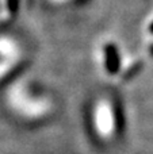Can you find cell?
<instances>
[{
	"instance_id": "cell-1",
	"label": "cell",
	"mask_w": 153,
	"mask_h": 154,
	"mask_svg": "<svg viewBox=\"0 0 153 154\" xmlns=\"http://www.w3.org/2000/svg\"><path fill=\"white\" fill-rule=\"evenodd\" d=\"M106 68L110 73H117L119 68V57L118 51L113 45L106 48Z\"/></svg>"
},
{
	"instance_id": "cell-2",
	"label": "cell",
	"mask_w": 153,
	"mask_h": 154,
	"mask_svg": "<svg viewBox=\"0 0 153 154\" xmlns=\"http://www.w3.org/2000/svg\"><path fill=\"white\" fill-rule=\"evenodd\" d=\"M151 30H152V31H153V24H152V27H151Z\"/></svg>"
}]
</instances>
